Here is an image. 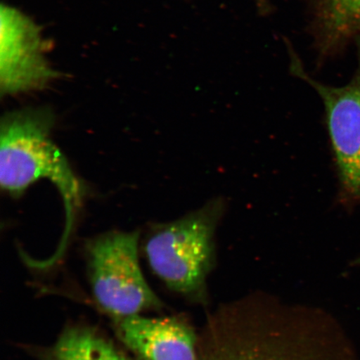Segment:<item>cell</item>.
I'll use <instances>...</instances> for the list:
<instances>
[{
    "label": "cell",
    "instance_id": "obj_1",
    "mask_svg": "<svg viewBox=\"0 0 360 360\" xmlns=\"http://www.w3.org/2000/svg\"><path fill=\"white\" fill-rule=\"evenodd\" d=\"M334 340L311 319L277 309L247 310L210 323L200 360H340Z\"/></svg>",
    "mask_w": 360,
    "mask_h": 360
},
{
    "label": "cell",
    "instance_id": "obj_2",
    "mask_svg": "<svg viewBox=\"0 0 360 360\" xmlns=\"http://www.w3.org/2000/svg\"><path fill=\"white\" fill-rule=\"evenodd\" d=\"M56 119L48 108H30L3 116L0 125V184L20 196L31 184L49 179L60 191L66 210L67 238L84 187L66 158L51 141Z\"/></svg>",
    "mask_w": 360,
    "mask_h": 360
},
{
    "label": "cell",
    "instance_id": "obj_3",
    "mask_svg": "<svg viewBox=\"0 0 360 360\" xmlns=\"http://www.w3.org/2000/svg\"><path fill=\"white\" fill-rule=\"evenodd\" d=\"M225 210L220 198L176 221L160 224L145 247L155 276L195 302L207 300L206 281L215 262L214 233Z\"/></svg>",
    "mask_w": 360,
    "mask_h": 360
},
{
    "label": "cell",
    "instance_id": "obj_4",
    "mask_svg": "<svg viewBox=\"0 0 360 360\" xmlns=\"http://www.w3.org/2000/svg\"><path fill=\"white\" fill-rule=\"evenodd\" d=\"M88 263L94 298L115 321L162 307L139 264L138 232L96 238L88 246Z\"/></svg>",
    "mask_w": 360,
    "mask_h": 360
},
{
    "label": "cell",
    "instance_id": "obj_5",
    "mask_svg": "<svg viewBox=\"0 0 360 360\" xmlns=\"http://www.w3.org/2000/svg\"><path fill=\"white\" fill-rule=\"evenodd\" d=\"M40 27L16 8L0 10V91L2 96L47 87L60 78L44 53Z\"/></svg>",
    "mask_w": 360,
    "mask_h": 360
},
{
    "label": "cell",
    "instance_id": "obj_6",
    "mask_svg": "<svg viewBox=\"0 0 360 360\" xmlns=\"http://www.w3.org/2000/svg\"><path fill=\"white\" fill-rule=\"evenodd\" d=\"M292 73L316 90L326 107L328 134L339 171L342 192L348 200L360 198V68L348 84L331 87L306 73L291 53Z\"/></svg>",
    "mask_w": 360,
    "mask_h": 360
},
{
    "label": "cell",
    "instance_id": "obj_7",
    "mask_svg": "<svg viewBox=\"0 0 360 360\" xmlns=\"http://www.w3.org/2000/svg\"><path fill=\"white\" fill-rule=\"evenodd\" d=\"M116 333L142 360H200L199 335L180 317L142 314L116 319Z\"/></svg>",
    "mask_w": 360,
    "mask_h": 360
},
{
    "label": "cell",
    "instance_id": "obj_8",
    "mask_svg": "<svg viewBox=\"0 0 360 360\" xmlns=\"http://www.w3.org/2000/svg\"><path fill=\"white\" fill-rule=\"evenodd\" d=\"M44 360H132L93 328L68 327Z\"/></svg>",
    "mask_w": 360,
    "mask_h": 360
},
{
    "label": "cell",
    "instance_id": "obj_9",
    "mask_svg": "<svg viewBox=\"0 0 360 360\" xmlns=\"http://www.w3.org/2000/svg\"><path fill=\"white\" fill-rule=\"evenodd\" d=\"M319 19L328 48L360 34V0H319Z\"/></svg>",
    "mask_w": 360,
    "mask_h": 360
}]
</instances>
